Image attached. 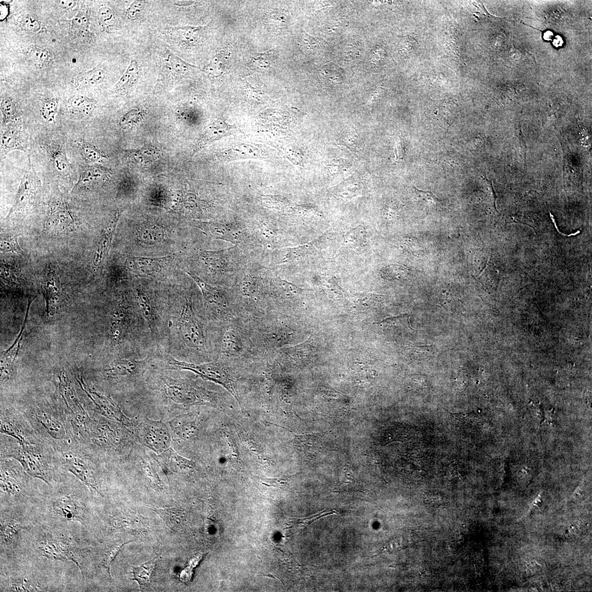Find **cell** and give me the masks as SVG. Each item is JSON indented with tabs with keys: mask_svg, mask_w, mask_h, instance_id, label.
Here are the masks:
<instances>
[{
	"mask_svg": "<svg viewBox=\"0 0 592 592\" xmlns=\"http://www.w3.org/2000/svg\"><path fill=\"white\" fill-rule=\"evenodd\" d=\"M175 327L178 338L186 346L198 351L205 349L206 339L204 329L194 311L191 300L186 299Z\"/></svg>",
	"mask_w": 592,
	"mask_h": 592,
	"instance_id": "1",
	"label": "cell"
},
{
	"mask_svg": "<svg viewBox=\"0 0 592 592\" xmlns=\"http://www.w3.org/2000/svg\"><path fill=\"white\" fill-rule=\"evenodd\" d=\"M167 362L173 368L192 372L206 381L216 383L224 387L239 401L238 394L231 376L219 363L213 362L196 364L171 357L167 359Z\"/></svg>",
	"mask_w": 592,
	"mask_h": 592,
	"instance_id": "2",
	"label": "cell"
},
{
	"mask_svg": "<svg viewBox=\"0 0 592 592\" xmlns=\"http://www.w3.org/2000/svg\"><path fill=\"white\" fill-rule=\"evenodd\" d=\"M35 443L22 446L11 451L9 456L21 463L25 472L49 484L50 477L44 457L35 446Z\"/></svg>",
	"mask_w": 592,
	"mask_h": 592,
	"instance_id": "3",
	"label": "cell"
},
{
	"mask_svg": "<svg viewBox=\"0 0 592 592\" xmlns=\"http://www.w3.org/2000/svg\"><path fill=\"white\" fill-rule=\"evenodd\" d=\"M161 386L166 398L177 404H190L201 400L199 390L183 380L164 376L161 379Z\"/></svg>",
	"mask_w": 592,
	"mask_h": 592,
	"instance_id": "4",
	"label": "cell"
},
{
	"mask_svg": "<svg viewBox=\"0 0 592 592\" xmlns=\"http://www.w3.org/2000/svg\"><path fill=\"white\" fill-rule=\"evenodd\" d=\"M139 436L143 443L158 453L169 449L171 436L164 423L147 420L140 427Z\"/></svg>",
	"mask_w": 592,
	"mask_h": 592,
	"instance_id": "5",
	"label": "cell"
},
{
	"mask_svg": "<svg viewBox=\"0 0 592 592\" xmlns=\"http://www.w3.org/2000/svg\"><path fill=\"white\" fill-rule=\"evenodd\" d=\"M150 358L143 359H125L114 361L104 370L107 376L111 378H136L142 375L150 361Z\"/></svg>",
	"mask_w": 592,
	"mask_h": 592,
	"instance_id": "6",
	"label": "cell"
},
{
	"mask_svg": "<svg viewBox=\"0 0 592 592\" xmlns=\"http://www.w3.org/2000/svg\"><path fill=\"white\" fill-rule=\"evenodd\" d=\"M38 548L40 553L47 558L58 561H72L82 570L76 554L64 542L52 537H45L40 542Z\"/></svg>",
	"mask_w": 592,
	"mask_h": 592,
	"instance_id": "7",
	"label": "cell"
},
{
	"mask_svg": "<svg viewBox=\"0 0 592 592\" xmlns=\"http://www.w3.org/2000/svg\"><path fill=\"white\" fill-rule=\"evenodd\" d=\"M64 457L68 470L87 487L98 492L96 477L89 463L82 457L73 454H65Z\"/></svg>",
	"mask_w": 592,
	"mask_h": 592,
	"instance_id": "8",
	"label": "cell"
},
{
	"mask_svg": "<svg viewBox=\"0 0 592 592\" xmlns=\"http://www.w3.org/2000/svg\"><path fill=\"white\" fill-rule=\"evenodd\" d=\"M137 301L145 325L152 336L156 339H159L162 331L163 320H161L154 309L149 297L144 291L140 289L137 290Z\"/></svg>",
	"mask_w": 592,
	"mask_h": 592,
	"instance_id": "9",
	"label": "cell"
},
{
	"mask_svg": "<svg viewBox=\"0 0 592 592\" xmlns=\"http://www.w3.org/2000/svg\"><path fill=\"white\" fill-rule=\"evenodd\" d=\"M38 178L29 160L28 169H27L21 184L19 186L14 204L11 208L6 218H9L13 212L21 209L28 203L33 193L35 191L36 186L38 185Z\"/></svg>",
	"mask_w": 592,
	"mask_h": 592,
	"instance_id": "10",
	"label": "cell"
},
{
	"mask_svg": "<svg viewBox=\"0 0 592 592\" xmlns=\"http://www.w3.org/2000/svg\"><path fill=\"white\" fill-rule=\"evenodd\" d=\"M33 418L40 429L53 440L63 441L67 438L63 424L49 413L42 411L32 413Z\"/></svg>",
	"mask_w": 592,
	"mask_h": 592,
	"instance_id": "11",
	"label": "cell"
},
{
	"mask_svg": "<svg viewBox=\"0 0 592 592\" xmlns=\"http://www.w3.org/2000/svg\"><path fill=\"white\" fill-rule=\"evenodd\" d=\"M89 391L95 395V398L92 397L90 398L95 402L100 411L107 418L122 423L124 426H131L133 425V422L124 415L120 408L110 398L96 392H92L90 390Z\"/></svg>",
	"mask_w": 592,
	"mask_h": 592,
	"instance_id": "12",
	"label": "cell"
},
{
	"mask_svg": "<svg viewBox=\"0 0 592 592\" xmlns=\"http://www.w3.org/2000/svg\"><path fill=\"white\" fill-rule=\"evenodd\" d=\"M258 147L250 144H239L227 148L219 153L218 158L230 161L246 159H264L266 155Z\"/></svg>",
	"mask_w": 592,
	"mask_h": 592,
	"instance_id": "13",
	"label": "cell"
},
{
	"mask_svg": "<svg viewBox=\"0 0 592 592\" xmlns=\"http://www.w3.org/2000/svg\"><path fill=\"white\" fill-rule=\"evenodd\" d=\"M53 508L59 516L68 521H84V512L82 508L71 496H64L54 502Z\"/></svg>",
	"mask_w": 592,
	"mask_h": 592,
	"instance_id": "14",
	"label": "cell"
},
{
	"mask_svg": "<svg viewBox=\"0 0 592 592\" xmlns=\"http://www.w3.org/2000/svg\"><path fill=\"white\" fill-rule=\"evenodd\" d=\"M1 490L2 492L10 496H17L22 494L23 483L15 469L9 467V464L2 462Z\"/></svg>",
	"mask_w": 592,
	"mask_h": 592,
	"instance_id": "15",
	"label": "cell"
},
{
	"mask_svg": "<svg viewBox=\"0 0 592 592\" xmlns=\"http://www.w3.org/2000/svg\"><path fill=\"white\" fill-rule=\"evenodd\" d=\"M120 216V214L117 211L114 214L108 226L105 228L102 237H101L99 241L95 257H94V264L95 266H98L102 264L106 255L108 252Z\"/></svg>",
	"mask_w": 592,
	"mask_h": 592,
	"instance_id": "16",
	"label": "cell"
},
{
	"mask_svg": "<svg viewBox=\"0 0 592 592\" xmlns=\"http://www.w3.org/2000/svg\"><path fill=\"white\" fill-rule=\"evenodd\" d=\"M232 129V126L228 125L223 120L215 121L208 127L205 133L198 141L194 154L201 150L207 144L228 136L231 133Z\"/></svg>",
	"mask_w": 592,
	"mask_h": 592,
	"instance_id": "17",
	"label": "cell"
},
{
	"mask_svg": "<svg viewBox=\"0 0 592 592\" xmlns=\"http://www.w3.org/2000/svg\"><path fill=\"white\" fill-rule=\"evenodd\" d=\"M187 274L196 282L200 288L204 299L210 304L226 306V302L224 296L217 288L207 284L206 282L193 273L187 272Z\"/></svg>",
	"mask_w": 592,
	"mask_h": 592,
	"instance_id": "18",
	"label": "cell"
},
{
	"mask_svg": "<svg viewBox=\"0 0 592 592\" xmlns=\"http://www.w3.org/2000/svg\"><path fill=\"white\" fill-rule=\"evenodd\" d=\"M157 558L147 561L140 566L133 567L132 574L133 578L131 580L136 581L140 589L147 587L151 583V577L153 571L156 567Z\"/></svg>",
	"mask_w": 592,
	"mask_h": 592,
	"instance_id": "19",
	"label": "cell"
},
{
	"mask_svg": "<svg viewBox=\"0 0 592 592\" xmlns=\"http://www.w3.org/2000/svg\"><path fill=\"white\" fill-rule=\"evenodd\" d=\"M167 525L173 530H178L184 520L183 510L178 508H159L153 510Z\"/></svg>",
	"mask_w": 592,
	"mask_h": 592,
	"instance_id": "20",
	"label": "cell"
},
{
	"mask_svg": "<svg viewBox=\"0 0 592 592\" xmlns=\"http://www.w3.org/2000/svg\"><path fill=\"white\" fill-rule=\"evenodd\" d=\"M23 529L19 522L12 519L1 521L2 544H11L16 540L18 534Z\"/></svg>",
	"mask_w": 592,
	"mask_h": 592,
	"instance_id": "21",
	"label": "cell"
},
{
	"mask_svg": "<svg viewBox=\"0 0 592 592\" xmlns=\"http://www.w3.org/2000/svg\"><path fill=\"white\" fill-rule=\"evenodd\" d=\"M336 194L342 197H352L361 190L359 174L355 172L335 188Z\"/></svg>",
	"mask_w": 592,
	"mask_h": 592,
	"instance_id": "22",
	"label": "cell"
},
{
	"mask_svg": "<svg viewBox=\"0 0 592 592\" xmlns=\"http://www.w3.org/2000/svg\"><path fill=\"white\" fill-rule=\"evenodd\" d=\"M320 438V436L316 434L297 435L294 439V443L301 452L308 455L313 454L319 449Z\"/></svg>",
	"mask_w": 592,
	"mask_h": 592,
	"instance_id": "23",
	"label": "cell"
},
{
	"mask_svg": "<svg viewBox=\"0 0 592 592\" xmlns=\"http://www.w3.org/2000/svg\"><path fill=\"white\" fill-rule=\"evenodd\" d=\"M1 421V432L2 433L13 436L22 446L32 444L28 439L25 432L15 422L5 418L2 419Z\"/></svg>",
	"mask_w": 592,
	"mask_h": 592,
	"instance_id": "24",
	"label": "cell"
},
{
	"mask_svg": "<svg viewBox=\"0 0 592 592\" xmlns=\"http://www.w3.org/2000/svg\"><path fill=\"white\" fill-rule=\"evenodd\" d=\"M320 79L329 85H339L344 80V72L335 64H329L322 67L319 73Z\"/></svg>",
	"mask_w": 592,
	"mask_h": 592,
	"instance_id": "25",
	"label": "cell"
},
{
	"mask_svg": "<svg viewBox=\"0 0 592 592\" xmlns=\"http://www.w3.org/2000/svg\"><path fill=\"white\" fill-rule=\"evenodd\" d=\"M8 591H41L44 590L39 583L28 577H21L11 580Z\"/></svg>",
	"mask_w": 592,
	"mask_h": 592,
	"instance_id": "26",
	"label": "cell"
},
{
	"mask_svg": "<svg viewBox=\"0 0 592 592\" xmlns=\"http://www.w3.org/2000/svg\"><path fill=\"white\" fill-rule=\"evenodd\" d=\"M161 455V458L164 459L171 467L178 469H188L193 467V463L192 461L179 456L171 448L167 449Z\"/></svg>",
	"mask_w": 592,
	"mask_h": 592,
	"instance_id": "27",
	"label": "cell"
},
{
	"mask_svg": "<svg viewBox=\"0 0 592 592\" xmlns=\"http://www.w3.org/2000/svg\"><path fill=\"white\" fill-rule=\"evenodd\" d=\"M130 542H131V541L113 545L112 546H110L105 548L102 551V553H101V562H102L103 567L106 569L107 573H108L110 577H111L110 568L114 560H115L116 558L120 552L121 549H122V548L124 547V545Z\"/></svg>",
	"mask_w": 592,
	"mask_h": 592,
	"instance_id": "28",
	"label": "cell"
},
{
	"mask_svg": "<svg viewBox=\"0 0 592 592\" xmlns=\"http://www.w3.org/2000/svg\"><path fill=\"white\" fill-rule=\"evenodd\" d=\"M104 71L100 69H93L77 78V86H86L95 85L102 82L104 78Z\"/></svg>",
	"mask_w": 592,
	"mask_h": 592,
	"instance_id": "29",
	"label": "cell"
},
{
	"mask_svg": "<svg viewBox=\"0 0 592 592\" xmlns=\"http://www.w3.org/2000/svg\"><path fill=\"white\" fill-rule=\"evenodd\" d=\"M414 189L417 198L424 206L433 208L440 204V200L432 192L420 190L415 187Z\"/></svg>",
	"mask_w": 592,
	"mask_h": 592,
	"instance_id": "30",
	"label": "cell"
},
{
	"mask_svg": "<svg viewBox=\"0 0 592 592\" xmlns=\"http://www.w3.org/2000/svg\"><path fill=\"white\" fill-rule=\"evenodd\" d=\"M69 103L72 108L79 110L85 114H90L94 109V105L89 99L82 96L71 97Z\"/></svg>",
	"mask_w": 592,
	"mask_h": 592,
	"instance_id": "31",
	"label": "cell"
},
{
	"mask_svg": "<svg viewBox=\"0 0 592 592\" xmlns=\"http://www.w3.org/2000/svg\"><path fill=\"white\" fill-rule=\"evenodd\" d=\"M30 60L36 65L43 66L50 61L49 53L45 50L33 46L28 52Z\"/></svg>",
	"mask_w": 592,
	"mask_h": 592,
	"instance_id": "32",
	"label": "cell"
},
{
	"mask_svg": "<svg viewBox=\"0 0 592 592\" xmlns=\"http://www.w3.org/2000/svg\"><path fill=\"white\" fill-rule=\"evenodd\" d=\"M1 250L3 252L23 253L21 248L18 243L17 237L12 236V235L2 236Z\"/></svg>",
	"mask_w": 592,
	"mask_h": 592,
	"instance_id": "33",
	"label": "cell"
},
{
	"mask_svg": "<svg viewBox=\"0 0 592 592\" xmlns=\"http://www.w3.org/2000/svg\"><path fill=\"white\" fill-rule=\"evenodd\" d=\"M58 103L55 99H49L45 101L42 107V114L43 118L48 123H51L55 121V117L57 112Z\"/></svg>",
	"mask_w": 592,
	"mask_h": 592,
	"instance_id": "34",
	"label": "cell"
},
{
	"mask_svg": "<svg viewBox=\"0 0 592 592\" xmlns=\"http://www.w3.org/2000/svg\"><path fill=\"white\" fill-rule=\"evenodd\" d=\"M167 258H169L134 257L133 260L140 268L147 270L148 271L149 270L153 271L154 269H156Z\"/></svg>",
	"mask_w": 592,
	"mask_h": 592,
	"instance_id": "35",
	"label": "cell"
},
{
	"mask_svg": "<svg viewBox=\"0 0 592 592\" xmlns=\"http://www.w3.org/2000/svg\"><path fill=\"white\" fill-rule=\"evenodd\" d=\"M206 225V227H203L206 228L207 230L214 236H216L219 239L232 241V235L224 226L214 223H208Z\"/></svg>",
	"mask_w": 592,
	"mask_h": 592,
	"instance_id": "36",
	"label": "cell"
},
{
	"mask_svg": "<svg viewBox=\"0 0 592 592\" xmlns=\"http://www.w3.org/2000/svg\"><path fill=\"white\" fill-rule=\"evenodd\" d=\"M78 144L82 150L84 156L93 162H96L102 158V153L95 146L85 142H79Z\"/></svg>",
	"mask_w": 592,
	"mask_h": 592,
	"instance_id": "37",
	"label": "cell"
},
{
	"mask_svg": "<svg viewBox=\"0 0 592 592\" xmlns=\"http://www.w3.org/2000/svg\"><path fill=\"white\" fill-rule=\"evenodd\" d=\"M54 160H55L56 169L59 173L65 175V176L69 173L70 165L68 159L63 152H59L57 153L54 158Z\"/></svg>",
	"mask_w": 592,
	"mask_h": 592,
	"instance_id": "38",
	"label": "cell"
},
{
	"mask_svg": "<svg viewBox=\"0 0 592 592\" xmlns=\"http://www.w3.org/2000/svg\"><path fill=\"white\" fill-rule=\"evenodd\" d=\"M169 62L173 68L180 73L187 72L191 68L199 69L198 67L187 63L184 60L172 54L169 56Z\"/></svg>",
	"mask_w": 592,
	"mask_h": 592,
	"instance_id": "39",
	"label": "cell"
},
{
	"mask_svg": "<svg viewBox=\"0 0 592 592\" xmlns=\"http://www.w3.org/2000/svg\"><path fill=\"white\" fill-rule=\"evenodd\" d=\"M18 139L17 132L11 130L4 134L2 139L3 146L10 150L16 149L19 145Z\"/></svg>",
	"mask_w": 592,
	"mask_h": 592,
	"instance_id": "40",
	"label": "cell"
},
{
	"mask_svg": "<svg viewBox=\"0 0 592 592\" xmlns=\"http://www.w3.org/2000/svg\"><path fill=\"white\" fill-rule=\"evenodd\" d=\"M286 18V15L281 12H272L267 17V24L274 28H280L285 24Z\"/></svg>",
	"mask_w": 592,
	"mask_h": 592,
	"instance_id": "41",
	"label": "cell"
},
{
	"mask_svg": "<svg viewBox=\"0 0 592 592\" xmlns=\"http://www.w3.org/2000/svg\"><path fill=\"white\" fill-rule=\"evenodd\" d=\"M272 55V51L258 53L252 58L253 63L259 69H266L271 64Z\"/></svg>",
	"mask_w": 592,
	"mask_h": 592,
	"instance_id": "42",
	"label": "cell"
},
{
	"mask_svg": "<svg viewBox=\"0 0 592 592\" xmlns=\"http://www.w3.org/2000/svg\"><path fill=\"white\" fill-rule=\"evenodd\" d=\"M72 25L74 28L80 32H85L87 28H88V18H87L85 13L81 12L73 19Z\"/></svg>",
	"mask_w": 592,
	"mask_h": 592,
	"instance_id": "43",
	"label": "cell"
},
{
	"mask_svg": "<svg viewBox=\"0 0 592 592\" xmlns=\"http://www.w3.org/2000/svg\"><path fill=\"white\" fill-rule=\"evenodd\" d=\"M137 68V63L134 60H132L129 68H127L124 75L120 79L119 82L116 85L117 89L122 88L125 85H126L133 76L134 72H136Z\"/></svg>",
	"mask_w": 592,
	"mask_h": 592,
	"instance_id": "44",
	"label": "cell"
},
{
	"mask_svg": "<svg viewBox=\"0 0 592 592\" xmlns=\"http://www.w3.org/2000/svg\"><path fill=\"white\" fill-rule=\"evenodd\" d=\"M114 17L113 11L109 8H103L99 11L98 16L99 22L103 25L107 26L112 24Z\"/></svg>",
	"mask_w": 592,
	"mask_h": 592,
	"instance_id": "45",
	"label": "cell"
},
{
	"mask_svg": "<svg viewBox=\"0 0 592 592\" xmlns=\"http://www.w3.org/2000/svg\"><path fill=\"white\" fill-rule=\"evenodd\" d=\"M348 163L346 160L340 159L338 160L331 164L328 165L327 167L328 171L332 174H338L342 171L347 170L348 169Z\"/></svg>",
	"mask_w": 592,
	"mask_h": 592,
	"instance_id": "46",
	"label": "cell"
},
{
	"mask_svg": "<svg viewBox=\"0 0 592 592\" xmlns=\"http://www.w3.org/2000/svg\"><path fill=\"white\" fill-rule=\"evenodd\" d=\"M24 28L28 31L37 32L41 29V24L37 19L30 16L26 17L23 22Z\"/></svg>",
	"mask_w": 592,
	"mask_h": 592,
	"instance_id": "47",
	"label": "cell"
},
{
	"mask_svg": "<svg viewBox=\"0 0 592 592\" xmlns=\"http://www.w3.org/2000/svg\"><path fill=\"white\" fill-rule=\"evenodd\" d=\"M225 54L224 52H221L217 55L213 60L211 65L212 68H214L215 70H217V72L220 73H223L226 68L227 64L226 60L225 58Z\"/></svg>",
	"mask_w": 592,
	"mask_h": 592,
	"instance_id": "48",
	"label": "cell"
},
{
	"mask_svg": "<svg viewBox=\"0 0 592 592\" xmlns=\"http://www.w3.org/2000/svg\"><path fill=\"white\" fill-rule=\"evenodd\" d=\"M1 105L3 111L7 116L11 117L14 115L16 110V105L11 99L3 98Z\"/></svg>",
	"mask_w": 592,
	"mask_h": 592,
	"instance_id": "49",
	"label": "cell"
},
{
	"mask_svg": "<svg viewBox=\"0 0 592 592\" xmlns=\"http://www.w3.org/2000/svg\"><path fill=\"white\" fill-rule=\"evenodd\" d=\"M394 153L396 161L402 160L404 158V147H403V140L400 137H397L395 139Z\"/></svg>",
	"mask_w": 592,
	"mask_h": 592,
	"instance_id": "50",
	"label": "cell"
},
{
	"mask_svg": "<svg viewBox=\"0 0 592 592\" xmlns=\"http://www.w3.org/2000/svg\"><path fill=\"white\" fill-rule=\"evenodd\" d=\"M304 39L306 45L310 49L316 50L319 48L320 46L322 44L321 42V39L315 38V37L309 35L305 31L304 33Z\"/></svg>",
	"mask_w": 592,
	"mask_h": 592,
	"instance_id": "51",
	"label": "cell"
},
{
	"mask_svg": "<svg viewBox=\"0 0 592 592\" xmlns=\"http://www.w3.org/2000/svg\"><path fill=\"white\" fill-rule=\"evenodd\" d=\"M342 142L344 143L349 148H354L356 147V143H357V135L355 132H349L348 134H346L344 136Z\"/></svg>",
	"mask_w": 592,
	"mask_h": 592,
	"instance_id": "52",
	"label": "cell"
},
{
	"mask_svg": "<svg viewBox=\"0 0 592 592\" xmlns=\"http://www.w3.org/2000/svg\"><path fill=\"white\" fill-rule=\"evenodd\" d=\"M205 26H186L183 27H177L175 28L178 31L183 32L184 33H190V35H197L198 33L205 28Z\"/></svg>",
	"mask_w": 592,
	"mask_h": 592,
	"instance_id": "53",
	"label": "cell"
},
{
	"mask_svg": "<svg viewBox=\"0 0 592 592\" xmlns=\"http://www.w3.org/2000/svg\"><path fill=\"white\" fill-rule=\"evenodd\" d=\"M263 484L268 487H278L285 484V480L282 479H264Z\"/></svg>",
	"mask_w": 592,
	"mask_h": 592,
	"instance_id": "54",
	"label": "cell"
},
{
	"mask_svg": "<svg viewBox=\"0 0 592 592\" xmlns=\"http://www.w3.org/2000/svg\"><path fill=\"white\" fill-rule=\"evenodd\" d=\"M536 29L542 32V38L544 42L547 43H551L552 42V40L556 35L554 32L552 30H546L544 31H541L539 29Z\"/></svg>",
	"mask_w": 592,
	"mask_h": 592,
	"instance_id": "55",
	"label": "cell"
},
{
	"mask_svg": "<svg viewBox=\"0 0 592 592\" xmlns=\"http://www.w3.org/2000/svg\"><path fill=\"white\" fill-rule=\"evenodd\" d=\"M142 4H143V2H135L130 6V9L128 10V15L130 18H133L134 13L135 15L136 13L138 12L137 11H140Z\"/></svg>",
	"mask_w": 592,
	"mask_h": 592,
	"instance_id": "56",
	"label": "cell"
},
{
	"mask_svg": "<svg viewBox=\"0 0 592 592\" xmlns=\"http://www.w3.org/2000/svg\"><path fill=\"white\" fill-rule=\"evenodd\" d=\"M551 43L554 48L561 49L564 45L565 42L563 38L561 35L556 34Z\"/></svg>",
	"mask_w": 592,
	"mask_h": 592,
	"instance_id": "57",
	"label": "cell"
},
{
	"mask_svg": "<svg viewBox=\"0 0 592 592\" xmlns=\"http://www.w3.org/2000/svg\"><path fill=\"white\" fill-rule=\"evenodd\" d=\"M32 301H33V300H31V301H30V299H29V300H28L29 304H28V309H27V312H26V314L25 319L24 323V325H23V327H22V330H21V333H20V334H19V336H18V337L17 339L16 340L15 342L14 343V344H13V345L12 346V347H11V348H10V349L8 350V351H7V352H6V353L4 354V355H6L7 353H9V352L11 351V349H12L13 347H14V346H15V345L17 344V341H18V340L19 339V338H20V336H21L22 335L23 331V330H24V327H25V322H26V321L27 318H28V313H29V310L30 306V305H31V302H32Z\"/></svg>",
	"mask_w": 592,
	"mask_h": 592,
	"instance_id": "58",
	"label": "cell"
},
{
	"mask_svg": "<svg viewBox=\"0 0 592 592\" xmlns=\"http://www.w3.org/2000/svg\"><path fill=\"white\" fill-rule=\"evenodd\" d=\"M59 3L63 8L66 9H72L76 5V2L73 1H60Z\"/></svg>",
	"mask_w": 592,
	"mask_h": 592,
	"instance_id": "59",
	"label": "cell"
},
{
	"mask_svg": "<svg viewBox=\"0 0 592 592\" xmlns=\"http://www.w3.org/2000/svg\"><path fill=\"white\" fill-rule=\"evenodd\" d=\"M8 8L6 6L1 4V19H4L7 16L8 13Z\"/></svg>",
	"mask_w": 592,
	"mask_h": 592,
	"instance_id": "60",
	"label": "cell"
}]
</instances>
